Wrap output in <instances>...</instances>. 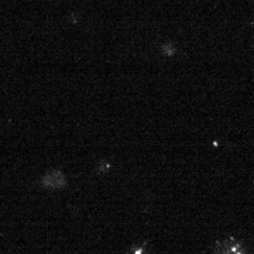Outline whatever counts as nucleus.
Wrapping results in <instances>:
<instances>
[{"label": "nucleus", "mask_w": 254, "mask_h": 254, "mask_svg": "<svg viewBox=\"0 0 254 254\" xmlns=\"http://www.w3.org/2000/svg\"><path fill=\"white\" fill-rule=\"evenodd\" d=\"M65 184H66V180H65L64 174L60 171L46 174L41 180V185L48 190H61L65 187Z\"/></svg>", "instance_id": "2"}, {"label": "nucleus", "mask_w": 254, "mask_h": 254, "mask_svg": "<svg viewBox=\"0 0 254 254\" xmlns=\"http://www.w3.org/2000/svg\"><path fill=\"white\" fill-rule=\"evenodd\" d=\"M215 254H249L245 246L236 239H225L219 242L215 249Z\"/></svg>", "instance_id": "1"}]
</instances>
